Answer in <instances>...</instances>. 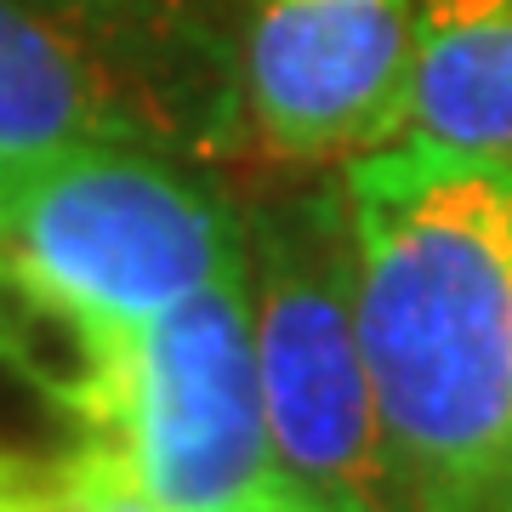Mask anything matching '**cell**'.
<instances>
[{
  "label": "cell",
  "mask_w": 512,
  "mask_h": 512,
  "mask_svg": "<svg viewBox=\"0 0 512 512\" xmlns=\"http://www.w3.org/2000/svg\"><path fill=\"white\" fill-rule=\"evenodd\" d=\"M353 313L416 512H512V165L399 137L342 171Z\"/></svg>",
  "instance_id": "1"
},
{
  "label": "cell",
  "mask_w": 512,
  "mask_h": 512,
  "mask_svg": "<svg viewBox=\"0 0 512 512\" xmlns=\"http://www.w3.org/2000/svg\"><path fill=\"white\" fill-rule=\"evenodd\" d=\"M239 268L245 211L188 154L86 148L0 205V302L12 325L63 342L69 376L92 348Z\"/></svg>",
  "instance_id": "2"
},
{
  "label": "cell",
  "mask_w": 512,
  "mask_h": 512,
  "mask_svg": "<svg viewBox=\"0 0 512 512\" xmlns=\"http://www.w3.org/2000/svg\"><path fill=\"white\" fill-rule=\"evenodd\" d=\"M239 80L200 0H0V205L109 143L205 154Z\"/></svg>",
  "instance_id": "3"
},
{
  "label": "cell",
  "mask_w": 512,
  "mask_h": 512,
  "mask_svg": "<svg viewBox=\"0 0 512 512\" xmlns=\"http://www.w3.org/2000/svg\"><path fill=\"white\" fill-rule=\"evenodd\" d=\"M245 279L274 478L325 512H416L359 342L342 177L245 211Z\"/></svg>",
  "instance_id": "4"
},
{
  "label": "cell",
  "mask_w": 512,
  "mask_h": 512,
  "mask_svg": "<svg viewBox=\"0 0 512 512\" xmlns=\"http://www.w3.org/2000/svg\"><path fill=\"white\" fill-rule=\"evenodd\" d=\"M57 410L74 439L103 444L126 467L154 512H234L268 490L274 444L245 268L92 348Z\"/></svg>",
  "instance_id": "5"
},
{
  "label": "cell",
  "mask_w": 512,
  "mask_h": 512,
  "mask_svg": "<svg viewBox=\"0 0 512 512\" xmlns=\"http://www.w3.org/2000/svg\"><path fill=\"white\" fill-rule=\"evenodd\" d=\"M410 69L416 0H239V120L274 165L342 171L399 143Z\"/></svg>",
  "instance_id": "6"
},
{
  "label": "cell",
  "mask_w": 512,
  "mask_h": 512,
  "mask_svg": "<svg viewBox=\"0 0 512 512\" xmlns=\"http://www.w3.org/2000/svg\"><path fill=\"white\" fill-rule=\"evenodd\" d=\"M404 137L512 165V0H416Z\"/></svg>",
  "instance_id": "7"
},
{
  "label": "cell",
  "mask_w": 512,
  "mask_h": 512,
  "mask_svg": "<svg viewBox=\"0 0 512 512\" xmlns=\"http://www.w3.org/2000/svg\"><path fill=\"white\" fill-rule=\"evenodd\" d=\"M0 512H46V461L0 450Z\"/></svg>",
  "instance_id": "8"
},
{
  "label": "cell",
  "mask_w": 512,
  "mask_h": 512,
  "mask_svg": "<svg viewBox=\"0 0 512 512\" xmlns=\"http://www.w3.org/2000/svg\"><path fill=\"white\" fill-rule=\"evenodd\" d=\"M234 512H325V507H313L308 495H296V490H285V484H268V490H256L251 501H239Z\"/></svg>",
  "instance_id": "9"
}]
</instances>
